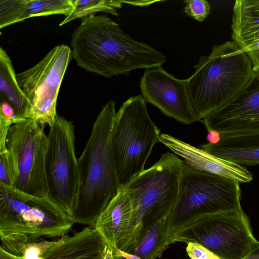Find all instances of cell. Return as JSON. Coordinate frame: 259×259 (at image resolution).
I'll use <instances>...</instances> for the list:
<instances>
[{
  "instance_id": "ba28073f",
  "label": "cell",
  "mask_w": 259,
  "mask_h": 259,
  "mask_svg": "<svg viewBox=\"0 0 259 259\" xmlns=\"http://www.w3.org/2000/svg\"><path fill=\"white\" fill-rule=\"evenodd\" d=\"M239 183L196 170L183 161L171 230L196 218L241 208Z\"/></svg>"
},
{
  "instance_id": "ffe728a7",
  "label": "cell",
  "mask_w": 259,
  "mask_h": 259,
  "mask_svg": "<svg viewBox=\"0 0 259 259\" xmlns=\"http://www.w3.org/2000/svg\"><path fill=\"white\" fill-rule=\"evenodd\" d=\"M233 10L232 38L242 50L259 39V0H236Z\"/></svg>"
},
{
  "instance_id": "8992f818",
  "label": "cell",
  "mask_w": 259,
  "mask_h": 259,
  "mask_svg": "<svg viewBox=\"0 0 259 259\" xmlns=\"http://www.w3.org/2000/svg\"><path fill=\"white\" fill-rule=\"evenodd\" d=\"M160 132L151 119L142 95L123 102L116 113L111 146L115 169L121 187L144 170Z\"/></svg>"
},
{
  "instance_id": "cb8c5ba5",
  "label": "cell",
  "mask_w": 259,
  "mask_h": 259,
  "mask_svg": "<svg viewBox=\"0 0 259 259\" xmlns=\"http://www.w3.org/2000/svg\"><path fill=\"white\" fill-rule=\"evenodd\" d=\"M54 242L55 241L41 239L26 244L24 246L22 257L24 259H43L44 254Z\"/></svg>"
},
{
  "instance_id": "5b68a950",
  "label": "cell",
  "mask_w": 259,
  "mask_h": 259,
  "mask_svg": "<svg viewBox=\"0 0 259 259\" xmlns=\"http://www.w3.org/2000/svg\"><path fill=\"white\" fill-rule=\"evenodd\" d=\"M183 161L167 152L123 187L133 207L130 226L117 249L126 252L142 230L154 220L170 214L176 205Z\"/></svg>"
},
{
  "instance_id": "44dd1931",
  "label": "cell",
  "mask_w": 259,
  "mask_h": 259,
  "mask_svg": "<svg viewBox=\"0 0 259 259\" xmlns=\"http://www.w3.org/2000/svg\"><path fill=\"white\" fill-rule=\"evenodd\" d=\"M1 99L9 103L16 114L23 118H31V106L20 88L12 61L6 52L0 48Z\"/></svg>"
},
{
  "instance_id": "5bb4252c",
  "label": "cell",
  "mask_w": 259,
  "mask_h": 259,
  "mask_svg": "<svg viewBox=\"0 0 259 259\" xmlns=\"http://www.w3.org/2000/svg\"><path fill=\"white\" fill-rule=\"evenodd\" d=\"M160 142L183 157L187 165L196 170L220 176L239 183H248L253 179L252 174L245 166L215 156L169 135L161 134Z\"/></svg>"
},
{
  "instance_id": "30bf717a",
  "label": "cell",
  "mask_w": 259,
  "mask_h": 259,
  "mask_svg": "<svg viewBox=\"0 0 259 259\" xmlns=\"http://www.w3.org/2000/svg\"><path fill=\"white\" fill-rule=\"evenodd\" d=\"M48 138L46 172L49 196L70 218L79 185L73 122L57 115Z\"/></svg>"
},
{
  "instance_id": "603a6c76",
  "label": "cell",
  "mask_w": 259,
  "mask_h": 259,
  "mask_svg": "<svg viewBox=\"0 0 259 259\" xmlns=\"http://www.w3.org/2000/svg\"><path fill=\"white\" fill-rule=\"evenodd\" d=\"M184 9L185 13L198 21L202 22L208 16L210 7L205 0H186Z\"/></svg>"
},
{
  "instance_id": "d6a6232c",
  "label": "cell",
  "mask_w": 259,
  "mask_h": 259,
  "mask_svg": "<svg viewBox=\"0 0 259 259\" xmlns=\"http://www.w3.org/2000/svg\"><path fill=\"white\" fill-rule=\"evenodd\" d=\"M0 259H24L22 256L11 254L0 248Z\"/></svg>"
},
{
  "instance_id": "3957f363",
  "label": "cell",
  "mask_w": 259,
  "mask_h": 259,
  "mask_svg": "<svg viewBox=\"0 0 259 259\" xmlns=\"http://www.w3.org/2000/svg\"><path fill=\"white\" fill-rule=\"evenodd\" d=\"M194 68V73L186 79V90L197 121L235 97L253 72L249 57L233 41L214 46Z\"/></svg>"
},
{
  "instance_id": "6da1fadb",
  "label": "cell",
  "mask_w": 259,
  "mask_h": 259,
  "mask_svg": "<svg viewBox=\"0 0 259 259\" xmlns=\"http://www.w3.org/2000/svg\"><path fill=\"white\" fill-rule=\"evenodd\" d=\"M71 36L72 56L86 71L105 77L128 75L137 69L161 66L166 56L133 39L106 15L81 18Z\"/></svg>"
},
{
  "instance_id": "d6986e66",
  "label": "cell",
  "mask_w": 259,
  "mask_h": 259,
  "mask_svg": "<svg viewBox=\"0 0 259 259\" xmlns=\"http://www.w3.org/2000/svg\"><path fill=\"white\" fill-rule=\"evenodd\" d=\"M171 214L163 215L146 226L126 252L142 259H157L170 245Z\"/></svg>"
},
{
  "instance_id": "f1b7e54d",
  "label": "cell",
  "mask_w": 259,
  "mask_h": 259,
  "mask_svg": "<svg viewBox=\"0 0 259 259\" xmlns=\"http://www.w3.org/2000/svg\"><path fill=\"white\" fill-rule=\"evenodd\" d=\"M0 183L12 186L10 171L3 154H0Z\"/></svg>"
},
{
  "instance_id": "4dcf8cb0",
  "label": "cell",
  "mask_w": 259,
  "mask_h": 259,
  "mask_svg": "<svg viewBox=\"0 0 259 259\" xmlns=\"http://www.w3.org/2000/svg\"><path fill=\"white\" fill-rule=\"evenodd\" d=\"M113 250L116 255L121 256L125 259H142L137 255L123 251L116 248H113Z\"/></svg>"
},
{
  "instance_id": "f546056e",
  "label": "cell",
  "mask_w": 259,
  "mask_h": 259,
  "mask_svg": "<svg viewBox=\"0 0 259 259\" xmlns=\"http://www.w3.org/2000/svg\"><path fill=\"white\" fill-rule=\"evenodd\" d=\"M221 136L220 133L214 130L208 131L206 140L208 143L214 144L220 142Z\"/></svg>"
},
{
  "instance_id": "4fadbf2b",
  "label": "cell",
  "mask_w": 259,
  "mask_h": 259,
  "mask_svg": "<svg viewBox=\"0 0 259 259\" xmlns=\"http://www.w3.org/2000/svg\"><path fill=\"white\" fill-rule=\"evenodd\" d=\"M140 87L146 101L164 114L186 124L197 121L190 108L186 79H178L159 66L145 70Z\"/></svg>"
},
{
  "instance_id": "d4e9b609",
  "label": "cell",
  "mask_w": 259,
  "mask_h": 259,
  "mask_svg": "<svg viewBox=\"0 0 259 259\" xmlns=\"http://www.w3.org/2000/svg\"><path fill=\"white\" fill-rule=\"evenodd\" d=\"M187 245L186 251L191 259H208L215 255L198 243L188 242Z\"/></svg>"
},
{
  "instance_id": "ac0fdd59",
  "label": "cell",
  "mask_w": 259,
  "mask_h": 259,
  "mask_svg": "<svg viewBox=\"0 0 259 259\" xmlns=\"http://www.w3.org/2000/svg\"><path fill=\"white\" fill-rule=\"evenodd\" d=\"M199 147L215 156L242 166L259 164V133L221 136L218 143H208Z\"/></svg>"
},
{
  "instance_id": "9c48e42d",
  "label": "cell",
  "mask_w": 259,
  "mask_h": 259,
  "mask_svg": "<svg viewBox=\"0 0 259 259\" xmlns=\"http://www.w3.org/2000/svg\"><path fill=\"white\" fill-rule=\"evenodd\" d=\"M43 127L30 118L12 125L6 139L7 152L3 154L13 187L31 195L50 198L46 172L48 138Z\"/></svg>"
},
{
  "instance_id": "52a82bcc",
  "label": "cell",
  "mask_w": 259,
  "mask_h": 259,
  "mask_svg": "<svg viewBox=\"0 0 259 259\" xmlns=\"http://www.w3.org/2000/svg\"><path fill=\"white\" fill-rule=\"evenodd\" d=\"M168 239L169 244L198 243L221 259H242L258 242L242 208L188 220L173 228Z\"/></svg>"
},
{
  "instance_id": "9a60e30c",
  "label": "cell",
  "mask_w": 259,
  "mask_h": 259,
  "mask_svg": "<svg viewBox=\"0 0 259 259\" xmlns=\"http://www.w3.org/2000/svg\"><path fill=\"white\" fill-rule=\"evenodd\" d=\"M108 245L93 227L73 235H65L55 240L43 255V259H104Z\"/></svg>"
},
{
  "instance_id": "8fae6325",
  "label": "cell",
  "mask_w": 259,
  "mask_h": 259,
  "mask_svg": "<svg viewBox=\"0 0 259 259\" xmlns=\"http://www.w3.org/2000/svg\"><path fill=\"white\" fill-rule=\"evenodd\" d=\"M72 56L69 47L58 45L36 65L17 74L18 82L31 106L30 119L42 126H52L58 115V95Z\"/></svg>"
},
{
  "instance_id": "1f68e13d",
  "label": "cell",
  "mask_w": 259,
  "mask_h": 259,
  "mask_svg": "<svg viewBox=\"0 0 259 259\" xmlns=\"http://www.w3.org/2000/svg\"><path fill=\"white\" fill-rule=\"evenodd\" d=\"M242 259H259V241L255 247Z\"/></svg>"
},
{
  "instance_id": "277c9868",
  "label": "cell",
  "mask_w": 259,
  "mask_h": 259,
  "mask_svg": "<svg viewBox=\"0 0 259 259\" xmlns=\"http://www.w3.org/2000/svg\"><path fill=\"white\" fill-rule=\"evenodd\" d=\"M50 198L35 196L0 183L1 247L8 249L44 238L61 237L73 225Z\"/></svg>"
},
{
  "instance_id": "e0dca14e",
  "label": "cell",
  "mask_w": 259,
  "mask_h": 259,
  "mask_svg": "<svg viewBox=\"0 0 259 259\" xmlns=\"http://www.w3.org/2000/svg\"><path fill=\"white\" fill-rule=\"evenodd\" d=\"M74 0H0V28L34 17L69 15Z\"/></svg>"
},
{
  "instance_id": "4316f807",
  "label": "cell",
  "mask_w": 259,
  "mask_h": 259,
  "mask_svg": "<svg viewBox=\"0 0 259 259\" xmlns=\"http://www.w3.org/2000/svg\"><path fill=\"white\" fill-rule=\"evenodd\" d=\"M251 61L253 71H259V39L242 49Z\"/></svg>"
},
{
  "instance_id": "7c38bea8",
  "label": "cell",
  "mask_w": 259,
  "mask_h": 259,
  "mask_svg": "<svg viewBox=\"0 0 259 259\" xmlns=\"http://www.w3.org/2000/svg\"><path fill=\"white\" fill-rule=\"evenodd\" d=\"M201 121L221 136L259 133V71H253L235 97Z\"/></svg>"
},
{
  "instance_id": "836d02e7",
  "label": "cell",
  "mask_w": 259,
  "mask_h": 259,
  "mask_svg": "<svg viewBox=\"0 0 259 259\" xmlns=\"http://www.w3.org/2000/svg\"><path fill=\"white\" fill-rule=\"evenodd\" d=\"M113 255H114V259H125V258H124L121 256L116 255L114 253V252H113Z\"/></svg>"
},
{
  "instance_id": "7402d4cb",
  "label": "cell",
  "mask_w": 259,
  "mask_h": 259,
  "mask_svg": "<svg viewBox=\"0 0 259 259\" xmlns=\"http://www.w3.org/2000/svg\"><path fill=\"white\" fill-rule=\"evenodd\" d=\"M127 1L115 0H74V7L70 14L61 22L62 26L77 18L94 15L99 12H104L118 16L117 10L121 8L122 4Z\"/></svg>"
},
{
  "instance_id": "2e32d148",
  "label": "cell",
  "mask_w": 259,
  "mask_h": 259,
  "mask_svg": "<svg viewBox=\"0 0 259 259\" xmlns=\"http://www.w3.org/2000/svg\"><path fill=\"white\" fill-rule=\"evenodd\" d=\"M133 213L130 197L124 188L121 187L102 212L94 227L108 246L118 248L128 230Z\"/></svg>"
},
{
  "instance_id": "83f0119b",
  "label": "cell",
  "mask_w": 259,
  "mask_h": 259,
  "mask_svg": "<svg viewBox=\"0 0 259 259\" xmlns=\"http://www.w3.org/2000/svg\"><path fill=\"white\" fill-rule=\"evenodd\" d=\"M12 125L5 118L0 116V154L7 152L6 139L9 128Z\"/></svg>"
},
{
  "instance_id": "7a4b0ae2",
  "label": "cell",
  "mask_w": 259,
  "mask_h": 259,
  "mask_svg": "<svg viewBox=\"0 0 259 259\" xmlns=\"http://www.w3.org/2000/svg\"><path fill=\"white\" fill-rule=\"evenodd\" d=\"M115 102L110 100L95 120L90 137L77 159L79 185L70 219L94 227L100 215L121 186L111 146L116 115Z\"/></svg>"
},
{
  "instance_id": "484cf974",
  "label": "cell",
  "mask_w": 259,
  "mask_h": 259,
  "mask_svg": "<svg viewBox=\"0 0 259 259\" xmlns=\"http://www.w3.org/2000/svg\"><path fill=\"white\" fill-rule=\"evenodd\" d=\"M0 116L5 118L12 125L26 121L28 119L19 117L12 105L2 99H1Z\"/></svg>"
},
{
  "instance_id": "e575fe53",
  "label": "cell",
  "mask_w": 259,
  "mask_h": 259,
  "mask_svg": "<svg viewBox=\"0 0 259 259\" xmlns=\"http://www.w3.org/2000/svg\"><path fill=\"white\" fill-rule=\"evenodd\" d=\"M208 259H221V258H219V257H218V256H217L214 255V256H213V257H210V258H208Z\"/></svg>"
}]
</instances>
